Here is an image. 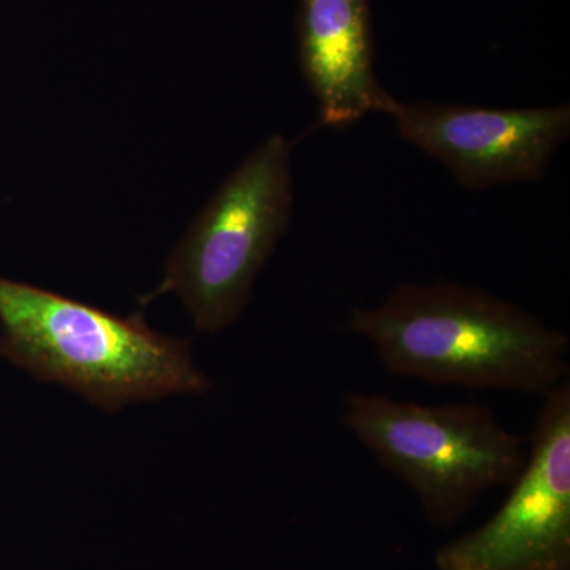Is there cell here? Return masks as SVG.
Listing matches in <instances>:
<instances>
[{"label": "cell", "instance_id": "1", "mask_svg": "<svg viewBox=\"0 0 570 570\" xmlns=\"http://www.w3.org/2000/svg\"><path fill=\"white\" fill-rule=\"evenodd\" d=\"M347 328L376 348L393 376L471 390L546 396L569 377V336L478 287L404 283Z\"/></svg>", "mask_w": 570, "mask_h": 570}, {"label": "cell", "instance_id": "2", "mask_svg": "<svg viewBox=\"0 0 570 570\" xmlns=\"http://www.w3.org/2000/svg\"><path fill=\"white\" fill-rule=\"evenodd\" d=\"M0 355L107 412L213 387L190 344L163 335L142 313L119 316L0 276Z\"/></svg>", "mask_w": 570, "mask_h": 570}, {"label": "cell", "instance_id": "3", "mask_svg": "<svg viewBox=\"0 0 570 570\" xmlns=\"http://www.w3.org/2000/svg\"><path fill=\"white\" fill-rule=\"evenodd\" d=\"M292 142L273 135L228 176L165 264L163 283L142 296L149 305L176 294L198 333L234 324L257 276L275 253L294 209Z\"/></svg>", "mask_w": 570, "mask_h": 570}, {"label": "cell", "instance_id": "4", "mask_svg": "<svg viewBox=\"0 0 570 570\" xmlns=\"http://www.w3.org/2000/svg\"><path fill=\"white\" fill-rule=\"evenodd\" d=\"M341 422L441 521L485 491L512 485L528 460L523 441L474 401L420 404L347 393Z\"/></svg>", "mask_w": 570, "mask_h": 570}, {"label": "cell", "instance_id": "5", "mask_svg": "<svg viewBox=\"0 0 570 570\" xmlns=\"http://www.w3.org/2000/svg\"><path fill=\"white\" fill-rule=\"evenodd\" d=\"M501 510L439 554L442 570H562L570 546V384L543 396L527 464Z\"/></svg>", "mask_w": 570, "mask_h": 570}, {"label": "cell", "instance_id": "6", "mask_svg": "<svg viewBox=\"0 0 570 570\" xmlns=\"http://www.w3.org/2000/svg\"><path fill=\"white\" fill-rule=\"evenodd\" d=\"M397 134L430 154L469 190L538 181L570 134V105L482 108L401 102L385 96L381 111Z\"/></svg>", "mask_w": 570, "mask_h": 570}, {"label": "cell", "instance_id": "7", "mask_svg": "<svg viewBox=\"0 0 570 570\" xmlns=\"http://www.w3.org/2000/svg\"><path fill=\"white\" fill-rule=\"evenodd\" d=\"M298 56L322 126L347 129L381 111L389 92L374 70L370 0H302Z\"/></svg>", "mask_w": 570, "mask_h": 570}]
</instances>
